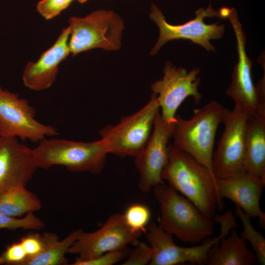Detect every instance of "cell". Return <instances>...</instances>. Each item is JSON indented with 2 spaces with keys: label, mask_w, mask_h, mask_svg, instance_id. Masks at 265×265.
Returning a JSON list of instances; mask_svg holds the SVG:
<instances>
[{
  "label": "cell",
  "mask_w": 265,
  "mask_h": 265,
  "mask_svg": "<svg viewBox=\"0 0 265 265\" xmlns=\"http://www.w3.org/2000/svg\"><path fill=\"white\" fill-rule=\"evenodd\" d=\"M168 159L161 177L168 185L190 201L204 214L213 218L222 210L216 178L204 165L173 144L168 146Z\"/></svg>",
  "instance_id": "1"
},
{
  "label": "cell",
  "mask_w": 265,
  "mask_h": 265,
  "mask_svg": "<svg viewBox=\"0 0 265 265\" xmlns=\"http://www.w3.org/2000/svg\"><path fill=\"white\" fill-rule=\"evenodd\" d=\"M160 215L159 225L181 241L196 244L213 234L214 223L188 199L164 183L155 187Z\"/></svg>",
  "instance_id": "2"
},
{
  "label": "cell",
  "mask_w": 265,
  "mask_h": 265,
  "mask_svg": "<svg viewBox=\"0 0 265 265\" xmlns=\"http://www.w3.org/2000/svg\"><path fill=\"white\" fill-rule=\"evenodd\" d=\"M223 109L219 102L211 101L201 108L194 109L189 119L176 115L177 121L172 125L173 145L205 166L214 178L213 150Z\"/></svg>",
  "instance_id": "3"
},
{
  "label": "cell",
  "mask_w": 265,
  "mask_h": 265,
  "mask_svg": "<svg viewBox=\"0 0 265 265\" xmlns=\"http://www.w3.org/2000/svg\"><path fill=\"white\" fill-rule=\"evenodd\" d=\"M38 168L47 169L61 165L71 172H88L97 174L105 165L109 154L103 139L91 142L75 141L60 138H44L32 149Z\"/></svg>",
  "instance_id": "4"
},
{
  "label": "cell",
  "mask_w": 265,
  "mask_h": 265,
  "mask_svg": "<svg viewBox=\"0 0 265 265\" xmlns=\"http://www.w3.org/2000/svg\"><path fill=\"white\" fill-rule=\"evenodd\" d=\"M68 22V46L73 55L96 48L116 51L121 46L124 24L113 11L95 10L84 17H71Z\"/></svg>",
  "instance_id": "5"
},
{
  "label": "cell",
  "mask_w": 265,
  "mask_h": 265,
  "mask_svg": "<svg viewBox=\"0 0 265 265\" xmlns=\"http://www.w3.org/2000/svg\"><path fill=\"white\" fill-rule=\"evenodd\" d=\"M159 110L157 96L153 93L147 104L138 111L122 117L115 126L108 125L101 130L99 133L106 142L109 153L135 157L148 142Z\"/></svg>",
  "instance_id": "6"
},
{
  "label": "cell",
  "mask_w": 265,
  "mask_h": 265,
  "mask_svg": "<svg viewBox=\"0 0 265 265\" xmlns=\"http://www.w3.org/2000/svg\"><path fill=\"white\" fill-rule=\"evenodd\" d=\"M194 13L195 17L193 19L181 25H171L167 22L159 8L152 3L150 17L158 26L159 35L150 54L157 53L167 42L180 39L189 40L192 43L202 46L207 51L215 52V48L210 41L211 39H219L224 35L225 26L218 25V22L207 24L204 20L207 17L220 19L218 11L215 10L210 3L206 8L200 7Z\"/></svg>",
  "instance_id": "7"
},
{
  "label": "cell",
  "mask_w": 265,
  "mask_h": 265,
  "mask_svg": "<svg viewBox=\"0 0 265 265\" xmlns=\"http://www.w3.org/2000/svg\"><path fill=\"white\" fill-rule=\"evenodd\" d=\"M214 220L221 225L220 233L216 237H209L201 244L183 247L175 244L173 236L165 232L157 233L152 238L151 264L153 265H175L185 263L206 265L210 249L230 232L237 227L236 217L231 211L223 214H215Z\"/></svg>",
  "instance_id": "8"
},
{
  "label": "cell",
  "mask_w": 265,
  "mask_h": 265,
  "mask_svg": "<svg viewBox=\"0 0 265 265\" xmlns=\"http://www.w3.org/2000/svg\"><path fill=\"white\" fill-rule=\"evenodd\" d=\"M35 114L26 99L0 87V136L39 142L58 134L53 127L36 120Z\"/></svg>",
  "instance_id": "9"
},
{
  "label": "cell",
  "mask_w": 265,
  "mask_h": 265,
  "mask_svg": "<svg viewBox=\"0 0 265 265\" xmlns=\"http://www.w3.org/2000/svg\"><path fill=\"white\" fill-rule=\"evenodd\" d=\"M247 115L236 108H224L222 135L213 154L212 167L216 178L246 171L245 134Z\"/></svg>",
  "instance_id": "10"
},
{
  "label": "cell",
  "mask_w": 265,
  "mask_h": 265,
  "mask_svg": "<svg viewBox=\"0 0 265 265\" xmlns=\"http://www.w3.org/2000/svg\"><path fill=\"white\" fill-rule=\"evenodd\" d=\"M199 68L189 72L183 68H176L170 62H166L163 69L164 75L151 85L153 93L157 96L161 116L168 124L177 121L176 113L185 100L192 96L196 104H199L202 96L198 88L200 82Z\"/></svg>",
  "instance_id": "11"
},
{
  "label": "cell",
  "mask_w": 265,
  "mask_h": 265,
  "mask_svg": "<svg viewBox=\"0 0 265 265\" xmlns=\"http://www.w3.org/2000/svg\"><path fill=\"white\" fill-rule=\"evenodd\" d=\"M142 233L131 229L126 223L123 214H113L98 230L90 233L82 230L68 253L78 255L77 258L80 260H90L136 243Z\"/></svg>",
  "instance_id": "12"
},
{
  "label": "cell",
  "mask_w": 265,
  "mask_h": 265,
  "mask_svg": "<svg viewBox=\"0 0 265 265\" xmlns=\"http://www.w3.org/2000/svg\"><path fill=\"white\" fill-rule=\"evenodd\" d=\"M227 19L236 35L238 59L234 68L232 81L227 89L226 94L234 102L235 108L249 116L257 112L259 110V89L253 82L252 61L246 53V36L236 9L232 8Z\"/></svg>",
  "instance_id": "13"
},
{
  "label": "cell",
  "mask_w": 265,
  "mask_h": 265,
  "mask_svg": "<svg viewBox=\"0 0 265 265\" xmlns=\"http://www.w3.org/2000/svg\"><path fill=\"white\" fill-rule=\"evenodd\" d=\"M171 132L172 125L166 123L159 113L148 142L135 157V165L140 175L138 187L143 192L164 183L161 174L168 162Z\"/></svg>",
  "instance_id": "14"
},
{
  "label": "cell",
  "mask_w": 265,
  "mask_h": 265,
  "mask_svg": "<svg viewBox=\"0 0 265 265\" xmlns=\"http://www.w3.org/2000/svg\"><path fill=\"white\" fill-rule=\"evenodd\" d=\"M37 168L32 149L17 137L0 136V193L26 187Z\"/></svg>",
  "instance_id": "15"
},
{
  "label": "cell",
  "mask_w": 265,
  "mask_h": 265,
  "mask_svg": "<svg viewBox=\"0 0 265 265\" xmlns=\"http://www.w3.org/2000/svg\"><path fill=\"white\" fill-rule=\"evenodd\" d=\"M220 198L228 199L250 217H257L262 228L265 227V213L260 207L265 181L247 171L216 178Z\"/></svg>",
  "instance_id": "16"
},
{
  "label": "cell",
  "mask_w": 265,
  "mask_h": 265,
  "mask_svg": "<svg viewBox=\"0 0 265 265\" xmlns=\"http://www.w3.org/2000/svg\"><path fill=\"white\" fill-rule=\"evenodd\" d=\"M70 34L69 26L63 28L55 43L43 53L36 62H29L23 72L25 85L34 91L50 87L55 81L59 64L70 53L68 41Z\"/></svg>",
  "instance_id": "17"
},
{
  "label": "cell",
  "mask_w": 265,
  "mask_h": 265,
  "mask_svg": "<svg viewBox=\"0 0 265 265\" xmlns=\"http://www.w3.org/2000/svg\"><path fill=\"white\" fill-rule=\"evenodd\" d=\"M245 146L246 171L265 181V113L247 116Z\"/></svg>",
  "instance_id": "18"
},
{
  "label": "cell",
  "mask_w": 265,
  "mask_h": 265,
  "mask_svg": "<svg viewBox=\"0 0 265 265\" xmlns=\"http://www.w3.org/2000/svg\"><path fill=\"white\" fill-rule=\"evenodd\" d=\"M257 260L235 229L209 250L207 265H252Z\"/></svg>",
  "instance_id": "19"
},
{
  "label": "cell",
  "mask_w": 265,
  "mask_h": 265,
  "mask_svg": "<svg viewBox=\"0 0 265 265\" xmlns=\"http://www.w3.org/2000/svg\"><path fill=\"white\" fill-rule=\"evenodd\" d=\"M41 207L38 197L26 187L14 188L0 193V213L20 217Z\"/></svg>",
  "instance_id": "20"
},
{
  "label": "cell",
  "mask_w": 265,
  "mask_h": 265,
  "mask_svg": "<svg viewBox=\"0 0 265 265\" xmlns=\"http://www.w3.org/2000/svg\"><path fill=\"white\" fill-rule=\"evenodd\" d=\"M82 231L79 229L71 232L63 239L57 240L39 255L28 260L24 265H67L65 255Z\"/></svg>",
  "instance_id": "21"
},
{
  "label": "cell",
  "mask_w": 265,
  "mask_h": 265,
  "mask_svg": "<svg viewBox=\"0 0 265 265\" xmlns=\"http://www.w3.org/2000/svg\"><path fill=\"white\" fill-rule=\"evenodd\" d=\"M236 206L235 212L240 219L243 230L240 237L252 245L257 262L262 265L265 264V238L263 235L253 226L250 217L239 207Z\"/></svg>",
  "instance_id": "22"
},
{
  "label": "cell",
  "mask_w": 265,
  "mask_h": 265,
  "mask_svg": "<svg viewBox=\"0 0 265 265\" xmlns=\"http://www.w3.org/2000/svg\"><path fill=\"white\" fill-rule=\"evenodd\" d=\"M58 240V236L55 234L45 232L42 235L30 234L26 235L19 242L27 256V261L44 252Z\"/></svg>",
  "instance_id": "23"
},
{
  "label": "cell",
  "mask_w": 265,
  "mask_h": 265,
  "mask_svg": "<svg viewBox=\"0 0 265 265\" xmlns=\"http://www.w3.org/2000/svg\"><path fill=\"white\" fill-rule=\"evenodd\" d=\"M123 216L126 223L131 229L145 232L150 219L151 211L144 204H132L126 209Z\"/></svg>",
  "instance_id": "24"
},
{
  "label": "cell",
  "mask_w": 265,
  "mask_h": 265,
  "mask_svg": "<svg viewBox=\"0 0 265 265\" xmlns=\"http://www.w3.org/2000/svg\"><path fill=\"white\" fill-rule=\"evenodd\" d=\"M45 223L33 213L25 216L15 217L0 213V229H33L41 230L45 227Z\"/></svg>",
  "instance_id": "25"
},
{
  "label": "cell",
  "mask_w": 265,
  "mask_h": 265,
  "mask_svg": "<svg viewBox=\"0 0 265 265\" xmlns=\"http://www.w3.org/2000/svg\"><path fill=\"white\" fill-rule=\"evenodd\" d=\"M130 250L122 249L106 252L90 260H82L76 258L73 265H112L126 258Z\"/></svg>",
  "instance_id": "26"
},
{
  "label": "cell",
  "mask_w": 265,
  "mask_h": 265,
  "mask_svg": "<svg viewBox=\"0 0 265 265\" xmlns=\"http://www.w3.org/2000/svg\"><path fill=\"white\" fill-rule=\"evenodd\" d=\"M153 251L147 242L137 241L135 247L130 250L127 260L123 265H145L149 264L152 257Z\"/></svg>",
  "instance_id": "27"
},
{
  "label": "cell",
  "mask_w": 265,
  "mask_h": 265,
  "mask_svg": "<svg viewBox=\"0 0 265 265\" xmlns=\"http://www.w3.org/2000/svg\"><path fill=\"white\" fill-rule=\"evenodd\" d=\"M73 0H41L36 5L38 13L46 20L59 15L67 8Z\"/></svg>",
  "instance_id": "28"
},
{
  "label": "cell",
  "mask_w": 265,
  "mask_h": 265,
  "mask_svg": "<svg viewBox=\"0 0 265 265\" xmlns=\"http://www.w3.org/2000/svg\"><path fill=\"white\" fill-rule=\"evenodd\" d=\"M27 256L19 241L7 246L0 255V264L24 265L27 260Z\"/></svg>",
  "instance_id": "29"
},
{
  "label": "cell",
  "mask_w": 265,
  "mask_h": 265,
  "mask_svg": "<svg viewBox=\"0 0 265 265\" xmlns=\"http://www.w3.org/2000/svg\"><path fill=\"white\" fill-rule=\"evenodd\" d=\"M232 8H229L226 7H221L218 11L220 19H227L228 17L229 16L231 12Z\"/></svg>",
  "instance_id": "30"
},
{
  "label": "cell",
  "mask_w": 265,
  "mask_h": 265,
  "mask_svg": "<svg viewBox=\"0 0 265 265\" xmlns=\"http://www.w3.org/2000/svg\"><path fill=\"white\" fill-rule=\"evenodd\" d=\"M79 2L82 3L85 2L88 0H77Z\"/></svg>",
  "instance_id": "31"
}]
</instances>
